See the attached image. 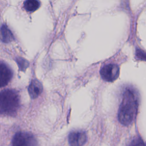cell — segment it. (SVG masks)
I'll return each instance as SVG.
<instances>
[{
    "label": "cell",
    "instance_id": "obj_1",
    "mask_svg": "<svg viewBox=\"0 0 146 146\" xmlns=\"http://www.w3.org/2000/svg\"><path fill=\"white\" fill-rule=\"evenodd\" d=\"M137 110V102L134 94L130 90H126L118 111L119 121L124 125H128L134 120Z\"/></svg>",
    "mask_w": 146,
    "mask_h": 146
},
{
    "label": "cell",
    "instance_id": "obj_2",
    "mask_svg": "<svg viewBox=\"0 0 146 146\" xmlns=\"http://www.w3.org/2000/svg\"><path fill=\"white\" fill-rule=\"evenodd\" d=\"M19 106L20 98L15 90L7 89L0 92V115L13 116Z\"/></svg>",
    "mask_w": 146,
    "mask_h": 146
},
{
    "label": "cell",
    "instance_id": "obj_3",
    "mask_svg": "<svg viewBox=\"0 0 146 146\" xmlns=\"http://www.w3.org/2000/svg\"><path fill=\"white\" fill-rule=\"evenodd\" d=\"M11 144V146H38L35 137L27 132H18L15 133Z\"/></svg>",
    "mask_w": 146,
    "mask_h": 146
},
{
    "label": "cell",
    "instance_id": "obj_4",
    "mask_svg": "<svg viewBox=\"0 0 146 146\" xmlns=\"http://www.w3.org/2000/svg\"><path fill=\"white\" fill-rule=\"evenodd\" d=\"M100 73L102 79L105 81L113 82L119 76V67L115 64H108L101 68Z\"/></svg>",
    "mask_w": 146,
    "mask_h": 146
},
{
    "label": "cell",
    "instance_id": "obj_5",
    "mask_svg": "<svg viewBox=\"0 0 146 146\" xmlns=\"http://www.w3.org/2000/svg\"><path fill=\"white\" fill-rule=\"evenodd\" d=\"M86 141L87 135L83 131H72L68 135V143L70 146H83Z\"/></svg>",
    "mask_w": 146,
    "mask_h": 146
},
{
    "label": "cell",
    "instance_id": "obj_6",
    "mask_svg": "<svg viewBox=\"0 0 146 146\" xmlns=\"http://www.w3.org/2000/svg\"><path fill=\"white\" fill-rule=\"evenodd\" d=\"M13 75L12 70L5 63L0 64V87L6 86Z\"/></svg>",
    "mask_w": 146,
    "mask_h": 146
},
{
    "label": "cell",
    "instance_id": "obj_7",
    "mask_svg": "<svg viewBox=\"0 0 146 146\" xmlns=\"http://www.w3.org/2000/svg\"><path fill=\"white\" fill-rule=\"evenodd\" d=\"M42 91L43 86L39 80L33 79L31 81L28 87V92L31 99L38 98L42 92Z\"/></svg>",
    "mask_w": 146,
    "mask_h": 146
},
{
    "label": "cell",
    "instance_id": "obj_8",
    "mask_svg": "<svg viewBox=\"0 0 146 146\" xmlns=\"http://www.w3.org/2000/svg\"><path fill=\"white\" fill-rule=\"evenodd\" d=\"M14 39L11 31L3 25L0 28V39L5 43H9Z\"/></svg>",
    "mask_w": 146,
    "mask_h": 146
},
{
    "label": "cell",
    "instance_id": "obj_9",
    "mask_svg": "<svg viewBox=\"0 0 146 146\" xmlns=\"http://www.w3.org/2000/svg\"><path fill=\"white\" fill-rule=\"evenodd\" d=\"M40 6L38 0H26L24 3V7L28 11H34Z\"/></svg>",
    "mask_w": 146,
    "mask_h": 146
},
{
    "label": "cell",
    "instance_id": "obj_10",
    "mask_svg": "<svg viewBox=\"0 0 146 146\" xmlns=\"http://www.w3.org/2000/svg\"><path fill=\"white\" fill-rule=\"evenodd\" d=\"M16 62L18 64L19 70L21 71L25 72L29 66V62L23 58L18 57L16 59Z\"/></svg>",
    "mask_w": 146,
    "mask_h": 146
},
{
    "label": "cell",
    "instance_id": "obj_11",
    "mask_svg": "<svg viewBox=\"0 0 146 146\" xmlns=\"http://www.w3.org/2000/svg\"><path fill=\"white\" fill-rule=\"evenodd\" d=\"M129 146H145V145L142 140H141L140 139H136L132 141Z\"/></svg>",
    "mask_w": 146,
    "mask_h": 146
},
{
    "label": "cell",
    "instance_id": "obj_12",
    "mask_svg": "<svg viewBox=\"0 0 146 146\" xmlns=\"http://www.w3.org/2000/svg\"><path fill=\"white\" fill-rule=\"evenodd\" d=\"M136 56L140 60H146V53L140 50H138L136 51Z\"/></svg>",
    "mask_w": 146,
    "mask_h": 146
}]
</instances>
